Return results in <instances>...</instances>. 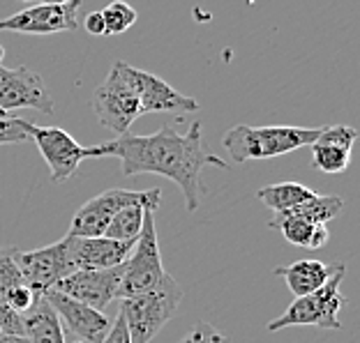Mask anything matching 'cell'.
I'll list each match as a JSON object with an SVG mask.
<instances>
[{
  "label": "cell",
  "mask_w": 360,
  "mask_h": 343,
  "mask_svg": "<svg viewBox=\"0 0 360 343\" xmlns=\"http://www.w3.org/2000/svg\"><path fill=\"white\" fill-rule=\"evenodd\" d=\"M122 274H125V263L106 269H77V272L60 279L53 288L63 292V295L104 314L106 307L113 300H118Z\"/></svg>",
  "instance_id": "30bf717a"
},
{
  "label": "cell",
  "mask_w": 360,
  "mask_h": 343,
  "mask_svg": "<svg viewBox=\"0 0 360 343\" xmlns=\"http://www.w3.org/2000/svg\"><path fill=\"white\" fill-rule=\"evenodd\" d=\"M0 332L3 334H23L21 316L16 311H12L10 304L5 302L3 288H0Z\"/></svg>",
  "instance_id": "4316f807"
},
{
  "label": "cell",
  "mask_w": 360,
  "mask_h": 343,
  "mask_svg": "<svg viewBox=\"0 0 360 343\" xmlns=\"http://www.w3.org/2000/svg\"><path fill=\"white\" fill-rule=\"evenodd\" d=\"M70 247L72 265L77 269H106L125 263L127 256L132 254L134 242H120L111 238H75V235H65Z\"/></svg>",
  "instance_id": "9a60e30c"
},
{
  "label": "cell",
  "mask_w": 360,
  "mask_h": 343,
  "mask_svg": "<svg viewBox=\"0 0 360 343\" xmlns=\"http://www.w3.org/2000/svg\"><path fill=\"white\" fill-rule=\"evenodd\" d=\"M312 166L321 173H328V175H338V173H345L351 164V152L349 150H342V148H335V145H326V143H312Z\"/></svg>",
  "instance_id": "7402d4cb"
},
{
  "label": "cell",
  "mask_w": 360,
  "mask_h": 343,
  "mask_svg": "<svg viewBox=\"0 0 360 343\" xmlns=\"http://www.w3.org/2000/svg\"><path fill=\"white\" fill-rule=\"evenodd\" d=\"M3 60H5V48L0 46V67H3Z\"/></svg>",
  "instance_id": "d6a6232c"
},
{
  "label": "cell",
  "mask_w": 360,
  "mask_h": 343,
  "mask_svg": "<svg viewBox=\"0 0 360 343\" xmlns=\"http://www.w3.org/2000/svg\"><path fill=\"white\" fill-rule=\"evenodd\" d=\"M345 279V265H333V272L321 288L309 292L305 297H296L286 307V311L268 323V332H280L293 325H314L319 330H342L340 311L347 304L345 295L340 292Z\"/></svg>",
  "instance_id": "277c9868"
},
{
  "label": "cell",
  "mask_w": 360,
  "mask_h": 343,
  "mask_svg": "<svg viewBox=\"0 0 360 343\" xmlns=\"http://www.w3.org/2000/svg\"><path fill=\"white\" fill-rule=\"evenodd\" d=\"M44 300L53 307V311L58 314L60 321H65L68 330L75 334V339L84 343H102L106 332L111 328V321L106 318V314L95 311L81 302L72 300L68 295H63L56 288H49L42 292Z\"/></svg>",
  "instance_id": "5bb4252c"
},
{
  "label": "cell",
  "mask_w": 360,
  "mask_h": 343,
  "mask_svg": "<svg viewBox=\"0 0 360 343\" xmlns=\"http://www.w3.org/2000/svg\"><path fill=\"white\" fill-rule=\"evenodd\" d=\"M97 120L102 122L113 134H127L132 122L141 116V106L134 93L132 79H129V65L127 62H113L109 74L102 81L90 100Z\"/></svg>",
  "instance_id": "5b68a950"
},
{
  "label": "cell",
  "mask_w": 360,
  "mask_h": 343,
  "mask_svg": "<svg viewBox=\"0 0 360 343\" xmlns=\"http://www.w3.org/2000/svg\"><path fill=\"white\" fill-rule=\"evenodd\" d=\"M3 295H5V302L10 304L12 311L16 314H26L28 309L35 304V300L39 297L35 290H30L26 283H16V285H10V288H5L3 290Z\"/></svg>",
  "instance_id": "d4e9b609"
},
{
  "label": "cell",
  "mask_w": 360,
  "mask_h": 343,
  "mask_svg": "<svg viewBox=\"0 0 360 343\" xmlns=\"http://www.w3.org/2000/svg\"><path fill=\"white\" fill-rule=\"evenodd\" d=\"M102 343H129V332H127V325H125L122 314H118L116 321L111 323V328H109V332H106Z\"/></svg>",
  "instance_id": "f1b7e54d"
},
{
  "label": "cell",
  "mask_w": 360,
  "mask_h": 343,
  "mask_svg": "<svg viewBox=\"0 0 360 343\" xmlns=\"http://www.w3.org/2000/svg\"><path fill=\"white\" fill-rule=\"evenodd\" d=\"M316 191L309 189V187L300 184V182H280V184H268L261 187L257 191L259 201L264 203L266 208L273 210V215H280V212H286L291 208L300 206L312 199Z\"/></svg>",
  "instance_id": "d6986e66"
},
{
  "label": "cell",
  "mask_w": 360,
  "mask_h": 343,
  "mask_svg": "<svg viewBox=\"0 0 360 343\" xmlns=\"http://www.w3.org/2000/svg\"><path fill=\"white\" fill-rule=\"evenodd\" d=\"M28 120L21 118H0V145L28 141Z\"/></svg>",
  "instance_id": "484cf974"
},
{
  "label": "cell",
  "mask_w": 360,
  "mask_h": 343,
  "mask_svg": "<svg viewBox=\"0 0 360 343\" xmlns=\"http://www.w3.org/2000/svg\"><path fill=\"white\" fill-rule=\"evenodd\" d=\"M23 321V337L30 343H68L65 341L63 321L58 314L53 311V307L39 295L26 314H21Z\"/></svg>",
  "instance_id": "2e32d148"
},
{
  "label": "cell",
  "mask_w": 360,
  "mask_h": 343,
  "mask_svg": "<svg viewBox=\"0 0 360 343\" xmlns=\"http://www.w3.org/2000/svg\"><path fill=\"white\" fill-rule=\"evenodd\" d=\"M345 208V201L340 199V196H323V194H314L312 199L300 203V206L286 210L291 212V215H300V217H307L309 222L314 224H328L330 219H335ZM282 215V212H280Z\"/></svg>",
  "instance_id": "44dd1931"
},
{
  "label": "cell",
  "mask_w": 360,
  "mask_h": 343,
  "mask_svg": "<svg viewBox=\"0 0 360 343\" xmlns=\"http://www.w3.org/2000/svg\"><path fill=\"white\" fill-rule=\"evenodd\" d=\"M26 132L28 138L35 141L39 154L51 170V182H65L70 175H75L84 159H97L95 145H81L63 127H37L28 122Z\"/></svg>",
  "instance_id": "ba28073f"
},
{
  "label": "cell",
  "mask_w": 360,
  "mask_h": 343,
  "mask_svg": "<svg viewBox=\"0 0 360 343\" xmlns=\"http://www.w3.org/2000/svg\"><path fill=\"white\" fill-rule=\"evenodd\" d=\"M167 279V269L162 265L158 228H155V210H143V226L136 235L132 254L125 260V274H122L118 300L143 295Z\"/></svg>",
  "instance_id": "8992f818"
},
{
  "label": "cell",
  "mask_w": 360,
  "mask_h": 343,
  "mask_svg": "<svg viewBox=\"0 0 360 343\" xmlns=\"http://www.w3.org/2000/svg\"><path fill=\"white\" fill-rule=\"evenodd\" d=\"M81 0H70L63 5H35L21 10L7 19H0V30L21 32V35H53V32H75L79 28Z\"/></svg>",
  "instance_id": "7c38bea8"
},
{
  "label": "cell",
  "mask_w": 360,
  "mask_h": 343,
  "mask_svg": "<svg viewBox=\"0 0 360 343\" xmlns=\"http://www.w3.org/2000/svg\"><path fill=\"white\" fill-rule=\"evenodd\" d=\"M102 19L106 35H122V32L134 26L136 10L132 5H127L125 0H113L102 10Z\"/></svg>",
  "instance_id": "603a6c76"
},
{
  "label": "cell",
  "mask_w": 360,
  "mask_h": 343,
  "mask_svg": "<svg viewBox=\"0 0 360 343\" xmlns=\"http://www.w3.org/2000/svg\"><path fill=\"white\" fill-rule=\"evenodd\" d=\"M321 127H291V125H268V127H248L236 125L222 136V145L231 154L233 164L245 161L273 159L282 154L296 152L305 145H312Z\"/></svg>",
  "instance_id": "7a4b0ae2"
},
{
  "label": "cell",
  "mask_w": 360,
  "mask_h": 343,
  "mask_svg": "<svg viewBox=\"0 0 360 343\" xmlns=\"http://www.w3.org/2000/svg\"><path fill=\"white\" fill-rule=\"evenodd\" d=\"M14 263L19 267L23 283H26L30 290H35L37 295H42L44 290L53 288L60 279L75 272V265H72V258H70L68 238H63L42 249H32V251L16 249Z\"/></svg>",
  "instance_id": "9c48e42d"
},
{
  "label": "cell",
  "mask_w": 360,
  "mask_h": 343,
  "mask_svg": "<svg viewBox=\"0 0 360 343\" xmlns=\"http://www.w3.org/2000/svg\"><path fill=\"white\" fill-rule=\"evenodd\" d=\"M49 5H63V3H70V0H44Z\"/></svg>",
  "instance_id": "1f68e13d"
},
{
  "label": "cell",
  "mask_w": 360,
  "mask_h": 343,
  "mask_svg": "<svg viewBox=\"0 0 360 343\" xmlns=\"http://www.w3.org/2000/svg\"><path fill=\"white\" fill-rule=\"evenodd\" d=\"M330 272H333V265H326L321 260H314V258L296 260V263L275 269V274L282 276L286 285H289V290L296 297H305L309 292L319 290L328 281Z\"/></svg>",
  "instance_id": "ac0fdd59"
},
{
  "label": "cell",
  "mask_w": 360,
  "mask_h": 343,
  "mask_svg": "<svg viewBox=\"0 0 360 343\" xmlns=\"http://www.w3.org/2000/svg\"><path fill=\"white\" fill-rule=\"evenodd\" d=\"M129 79H132L134 93L141 106V116L146 113H194L201 106L192 97L178 93L165 79L150 74V72L136 69L129 65Z\"/></svg>",
  "instance_id": "4fadbf2b"
},
{
  "label": "cell",
  "mask_w": 360,
  "mask_h": 343,
  "mask_svg": "<svg viewBox=\"0 0 360 343\" xmlns=\"http://www.w3.org/2000/svg\"><path fill=\"white\" fill-rule=\"evenodd\" d=\"M95 148L97 159L118 157L125 175L155 173L169 177L183 191L187 212L199 208L201 170L206 166L229 168L222 157L206 150L201 138V122L190 125L187 134H178L174 125H165L155 134L136 136L127 132L116 141L100 143Z\"/></svg>",
  "instance_id": "6da1fadb"
},
{
  "label": "cell",
  "mask_w": 360,
  "mask_h": 343,
  "mask_svg": "<svg viewBox=\"0 0 360 343\" xmlns=\"http://www.w3.org/2000/svg\"><path fill=\"white\" fill-rule=\"evenodd\" d=\"M160 199H162L160 187H153V189H146V191H132V189L102 191L100 196L86 201L84 206L77 210V215L72 217V222H70L68 235H75V238H100V235H104L113 215L120 212L122 208L143 206V208L158 210Z\"/></svg>",
  "instance_id": "52a82bcc"
},
{
  "label": "cell",
  "mask_w": 360,
  "mask_h": 343,
  "mask_svg": "<svg viewBox=\"0 0 360 343\" xmlns=\"http://www.w3.org/2000/svg\"><path fill=\"white\" fill-rule=\"evenodd\" d=\"M23 3H32V0H23Z\"/></svg>",
  "instance_id": "e575fe53"
},
{
  "label": "cell",
  "mask_w": 360,
  "mask_h": 343,
  "mask_svg": "<svg viewBox=\"0 0 360 343\" xmlns=\"http://www.w3.org/2000/svg\"><path fill=\"white\" fill-rule=\"evenodd\" d=\"M84 28L88 35H95V37H102L106 35V28H104V19H102V12H90L84 21Z\"/></svg>",
  "instance_id": "f546056e"
},
{
  "label": "cell",
  "mask_w": 360,
  "mask_h": 343,
  "mask_svg": "<svg viewBox=\"0 0 360 343\" xmlns=\"http://www.w3.org/2000/svg\"><path fill=\"white\" fill-rule=\"evenodd\" d=\"M72 343H84V341H79V339H75V341H72Z\"/></svg>",
  "instance_id": "836d02e7"
},
{
  "label": "cell",
  "mask_w": 360,
  "mask_h": 343,
  "mask_svg": "<svg viewBox=\"0 0 360 343\" xmlns=\"http://www.w3.org/2000/svg\"><path fill=\"white\" fill-rule=\"evenodd\" d=\"M178 343H226V339L212 328V325L199 323L196 328H192V332L187 334V337H183Z\"/></svg>",
  "instance_id": "83f0119b"
},
{
  "label": "cell",
  "mask_w": 360,
  "mask_h": 343,
  "mask_svg": "<svg viewBox=\"0 0 360 343\" xmlns=\"http://www.w3.org/2000/svg\"><path fill=\"white\" fill-rule=\"evenodd\" d=\"M143 206H127L113 215L104 231V238L120 240V242H136V235L143 226ZM153 210V208H150Z\"/></svg>",
  "instance_id": "ffe728a7"
},
{
  "label": "cell",
  "mask_w": 360,
  "mask_h": 343,
  "mask_svg": "<svg viewBox=\"0 0 360 343\" xmlns=\"http://www.w3.org/2000/svg\"><path fill=\"white\" fill-rule=\"evenodd\" d=\"M0 337H3V332H0Z\"/></svg>",
  "instance_id": "d590c367"
},
{
  "label": "cell",
  "mask_w": 360,
  "mask_h": 343,
  "mask_svg": "<svg viewBox=\"0 0 360 343\" xmlns=\"http://www.w3.org/2000/svg\"><path fill=\"white\" fill-rule=\"evenodd\" d=\"M0 343H30V341L23 337V334H3Z\"/></svg>",
  "instance_id": "4dcf8cb0"
},
{
  "label": "cell",
  "mask_w": 360,
  "mask_h": 343,
  "mask_svg": "<svg viewBox=\"0 0 360 343\" xmlns=\"http://www.w3.org/2000/svg\"><path fill=\"white\" fill-rule=\"evenodd\" d=\"M270 226L273 228H280L284 240L293 244V247H302V249H309V251H316L326 247L328 242V228L323 224H314L309 222L307 217H300V215H291V212H282V215H273L270 219Z\"/></svg>",
  "instance_id": "e0dca14e"
},
{
  "label": "cell",
  "mask_w": 360,
  "mask_h": 343,
  "mask_svg": "<svg viewBox=\"0 0 360 343\" xmlns=\"http://www.w3.org/2000/svg\"><path fill=\"white\" fill-rule=\"evenodd\" d=\"M183 295V285L167 274V279L158 288L143 292V295L120 300V314L125 318L129 343H150L176 316Z\"/></svg>",
  "instance_id": "3957f363"
},
{
  "label": "cell",
  "mask_w": 360,
  "mask_h": 343,
  "mask_svg": "<svg viewBox=\"0 0 360 343\" xmlns=\"http://www.w3.org/2000/svg\"><path fill=\"white\" fill-rule=\"evenodd\" d=\"M19 109H35L49 116L56 111L46 83L37 72L28 67H0V118H10V113Z\"/></svg>",
  "instance_id": "8fae6325"
},
{
  "label": "cell",
  "mask_w": 360,
  "mask_h": 343,
  "mask_svg": "<svg viewBox=\"0 0 360 343\" xmlns=\"http://www.w3.org/2000/svg\"><path fill=\"white\" fill-rule=\"evenodd\" d=\"M358 141V132L356 127H349V125H328V127H321L319 132L316 143H326V145H335V148H342V150H354V145Z\"/></svg>",
  "instance_id": "cb8c5ba5"
}]
</instances>
